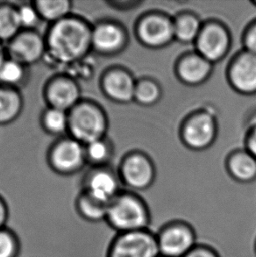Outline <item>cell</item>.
I'll use <instances>...</instances> for the list:
<instances>
[{"label":"cell","instance_id":"cell-30","mask_svg":"<svg viewBox=\"0 0 256 257\" xmlns=\"http://www.w3.org/2000/svg\"><path fill=\"white\" fill-rule=\"evenodd\" d=\"M159 89L151 82H142L135 88V97L140 103L152 104L159 97Z\"/></svg>","mask_w":256,"mask_h":257},{"label":"cell","instance_id":"cell-7","mask_svg":"<svg viewBox=\"0 0 256 257\" xmlns=\"http://www.w3.org/2000/svg\"><path fill=\"white\" fill-rule=\"evenodd\" d=\"M42 97L47 107L69 112L83 99L79 82L67 74L56 72L46 81Z\"/></svg>","mask_w":256,"mask_h":257},{"label":"cell","instance_id":"cell-1","mask_svg":"<svg viewBox=\"0 0 256 257\" xmlns=\"http://www.w3.org/2000/svg\"><path fill=\"white\" fill-rule=\"evenodd\" d=\"M92 25L85 18L72 14L49 25L44 37L46 54L42 62L63 72L67 67L90 56Z\"/></svg>","mask_w":256,"mask_h":257},{"label":"cell","instance_id":"cell-36","mask_svg":"<svg viewBox=\"0 0 256 257\" xmlns=\"http://www.w3.org/2000/svg\"><path fill=\"white\" fill-rule=\"evenodd\" d=\"M7 58V48L6 44L0 42V66L4 63V61Z\"/></svg>","mask_w":256,"mask_h":257},{"label":"cell","instance_id":"cell-15","mask_svg":"<svg viewBox=\"0 0 256 257\" xmlns=\"http://www.w3.org/2000/svg\"><path fill=\"white\" fill-rule=\"evenodd\" d=\"M231 78L238 90L251 93L256 91V56L252 53L240 56L231 71Z\"/></svg>","mask_w":256,"mask_h":257},{"label":"cell","instance_id":"cell-17","mask_svg":"<svg viewBox=\"0 0 256 257\" xmlns=\"http://www.w3.org/2000/svg\"><path fill=\"white\" fill-rule=\"evenodd\" d=\"M23 109L24 97L21 90L0 84V125L16 121Z\"/></svg>","mask_w":256,"mask_h":257},{"label":"cell","instance_id":"cell-33","mask_svg":"<svg viewBox=\"0 0 256 257\" xmlns=\"http://www.w3.org/2000/svg\"><path fill=\"white\" fill-rule=\"evenodd\" d=\"M246 45L248 47L251 53L256 56V27H254L247 35Z\"/></svg>","mask_w":256,"mask_h":257},{"label":"cell","instance_id":"cell-9","mask_svg":"<svg viewBox=\"0 0 256 257\" xmlns=\"http://www.w3.org/2000/svg\"><path fill=\"white\" fill-rule=\"evenodd\" d=\"M81 191L107 205L121 192L118 177L106 166L90 167L82 178Z\"/></svg>","mask_w":256,"mask_h":257},{"label":"cell","instance_id":"cell-19","mask_svg":"<svg viewBox=\"0 0 256 257\" xmlns=\"http://www.w3.org/2000/svg\"><path fill=\"white\" fill-rule=\"evenodd\" d=\"M107 205L80 191L75 201V208L80 218L90 223L105 222Z\"/></svg>","mask_w":256,"mask_h":257},{"label":"cell","instance_id":"cell-35","mask_svg":"<svg viewBox=\"0 0 256 257\" xmlns=\"http://www.w3.org/2000/svg\"><path fill=\"white\" fill-rule=\"evenodd\" d=\"M108 5H110L113 8L117 9H125L128 7H131L132 4L135 5L136 2H128V1H110L107 2Z\"/></svg>","mask_w":256,"mask_h":257},{"label":"cell","instance_id":"cell-16","mask_svg":"<svg viewBox=\"0 0 256 257\" xmlns=\"http://www.w3.org/2000/svg\"><path fill=\"white\" fill-rule=\"evenodd\" d=\"M214 134L213 119L209 115L202 114L188 123L184 131V138L190 146L202 149L211 143Z\"/></svg>","mask_w":256,"mask_h":257},{"label":"cell","instance_id":"cell-22","mask_svg":"<svg viewBox=\"0 0 256 257\" xmlns=\"http://www.w3.org/2000/svg\"><path fill=\"white\" fill-rule=\"evenodd\" d=\"M21 30L17 5L0 2V42L7 44Z\"/></svg>","mask_w":256,"mask_h":257},{"label":"cell","instance_id":"cell-20","mask_svg":"<svg viewBox=\"0 0 256 257\" xmlns=\"http://www.w3.org/2000/svg\"><path fill=\"white\" fill-rule=\"evenodd\" d=\"M40 125L49 136H55L56 138L68 136L69 112L46 106L40 116Z\"/></svg>","mask_w":256,"mask_h":257},{"label":"cell","instance_id":"cell-23","mask_svg":"<svg viewBox=\"0 0 256 257\" xmlns=\"http://www.w3.org/2000/svg\"><path fill=\"white\" fill-rule=\"evenodd\" d=\"M211 70L207 60L199 56H190L181 63L180 77L188 84H196L204 80Z\"/></svg>","mask_w":256,"mask_h":257},{"label":"cell","instance_id":"cell-28","mask_svg":"<svg viewBox=\"0 0 256 257\" xmlns=\"http://www.w3.org/2000/svg\"><path fill=\"white\" fill-rule=\"evenodd\" d=\"M21 241L17 234L7 226L0 229V257H19Z\"/></svg>","mask_w":256,"mask_h":257},{"label":"cell","instance_id":"cell-2","mask_svg":"<svg viewBox=\"0 0 256 257\" xmlns=\"http://www.w3.org/2000/svg\"><path fill=\"white\" fill-rule=\"evenodd\" d=\"M105 223L116 233L148 230L151 226V214L143 198L120 192L108 205Z\"/></svg>","mask_w":256,"mask_h":257},{"label":"cell","instance_id":"cell-25","mask_svg":"<svg viewBox=\"0 0 256 257\" xmlns=\"http://www.w3.org/2000/svg\"><path fill=\"white\" fill-rule=\"evenodd\" d=\"M232 175L241 182H249L256 177V160L253 156L239 154L230 164Z\"/></svg>","mask_w":256,"mask_h":257},{"label":"cell","instance_id":"cell-12","mask_svg":"<svg viewBox=\"0 0 256 257\" xmlns=\"http://www.w3.org/2000/svg\"><path fill=\"white\" fill-rule=\"evenodd\" d=\"M121 176L127 186L142 191L152 183L154 173L149 161L142 156L134 155L123 163Z\"/></svg>","mask_w":256,"mask_h":257},{"label":"cell","instance_id":"cell-31","mask_svg":"<svg viewBox=\"0 0 256 257\" xmlns=\"http://www.w3.org/2000/svg\"><path fill=\"white\" fill-rule=\"evenodd\" d=\"M184 257H220L214 248L206 244L197 243L193 249Z\"/></svg>","mask_w":256,"mask_h":257},{"label":"cell","instance_id":"cell-29","mask_svg":"<svg viewBox=\"0 0 256 257\" xmlns=\"http://www.w3.org/2000/svg\"><path fill=\"white\" fill-rule=\"evenodd\" d=\"M94 71V62L90 60L89 56L67 67L65 70H63V73L69 75L79 82V80H89L93 76Z\"/></svg>","mask_w":256,"mask_h":257},{"label":"cell","instance_id":"cell-37","mask_svg":"<svg viewBox=\"0 0 256 257\" xmlns=\"http://www.w3.org/2000/svg\"><path fill=\"white\" fill-rule=\"evenodd\" d=\"M255 248H256V247H255Z\"/></svg>","mask_w":256,"mask_h":257},{"label":"cell","instance_id":"cell-11","mask_svg":"<svg viewBox=\"0 0 256 257\" xmlns=\"http://www.w3.org/2000/svg\"><path fill=\"white\" fill-rule=\"evenodd\" d=\"M100 87L103 93L115 102L125 103L135 97L136 85L130 75L120 69L106 70L101 77Z\"/></svg>","mask_w":256,"mask_h":257},{"label":"cell","instance_id":"cell-10","mask_svg":"<svg viewBox=\"0 0 256 257\" xmlns=\"http://www.w3.org/2000/svg\"><path fill=\"white\" fill-rule=\"evenodd\" d=\"M125 34L113 21H99L92 25V51L102 56H110L118 52L125 43Z\"/></svg>","mask_w":256,"mask_h":257},{"label":"cell","instance_id":"cell-14","mask_svg":"<svg viewBox=\"0 0 256 257\" xmlns=\"http://www.w3.org/2000/svg\"><path fill=\"white\" fill-rule=\"evenodd\" d=\"M142 41L150 46H161L170 41L174 35V26L159 16L146 19L139 29Z\"/></svg>","mask_w":256,"mask_h":257},{"label":"cell","instance_id":"cell-21","mask_svg":"<svg viewBox=\"0 0 256 257\" xmlns=\"http://www.w3.org/2000/svg\"><path fill=\"white\" fill-rule=\"evenodd\" d=\"M43 22L51 25L73 14V3L69 0H35L33 1Z\"/></svg>","mask_w":256,"mask_h":257},{"label":"cell","instance_id":"cell-8","mask_svg":"<svg viewBox=\"0 0 256 257\" xmlns=\"http://www.w3.org/2000/svg\"><path fill=\"white\" fill-rule=\"evenodd\" d=\"M6 48L8 57L30 67L44 59L45 37L38 30H21Z\"/></svg>","mask_w":256,"mask_h":257},{"label":"cell","instance_id":"cell-3","mask_svg":"<svg viewBox=\"0 0 256 257\" xmlns=\"http://www.w3.org/2000/svg\"><path fill=\"white\" fill-rule=\"evenodd\" d=\"M107 129L106 113L96 101L83 98L69 111L68 136L83 145L104 138Z\"/></svg>","mask_w":256,"mask_h":257},{"label":"cell","instance_id":"cell-18","mask_svg":"<svg viewBox=\"0 0 256 257\" xmlns=\"http://www.w3.org/2000/svg\"><path fill=\"white\" fill-rule=\"evenodd\" d=\"M29 67L7 56L0 66V84L22 90L30 81Z\"/></svg>","mask_w":256,"mask_h":257},{"label":"cell","instance_id":"cell-27","mask_svg":"<svg viewBox=\"0 0 256 257\" xmlns=\"http://www.w3.org/2000/svg\"><path fill=\"white\" fill-rule=\"evenodd\" d=\"M199 29V23L197 19L185 16L179 19L174 26V35L182 42H191L198 36Z\"/></svg>","mask_w":256,"mask_h":257},{"label":"cell","instance_id":"cell-4","mask_svg":"<svg viewBox=\"0 0 256 257\" xmlns=\"http://www.w3.org/2000/svg\"><path fill=\"white\" fill-rule=\"evenodd\" d=\"M161 257H184L197 245L193 227L184 220L174 219L154 226Z\"/></svg>","mask_w":256,"mask_h":257},{"label":"cell","instance_id":"cell-26","mask_svg":"<svg viewBox=\"0 0 256 257\" xmlns=\"http://www.w3.org/2000/svg\"><path fill=\"white\" fill-rule=\"evenodd\" d=\"M17 10L21 30H38L43 21L33 1L18 4Z\"/></svg>","mask_w":256,"mask_h":257},{"label":"cell","instance_id":"cell-13","mask_svg":"<svg viewBox=\"0 0 256 257\" xmlns=\"http://www.w3.org/2000/svg\"><path fill=\"white\" fill-rule=\"evenodd\" d=\"M197 49L204 59L216 61L221 58L228 49L229 39L226 32L218 26L204 29L197 38Z\"/></svg>","mask_w":256,"mask_h":257},{"label":"cell","instance_id":"cell-32","mask_svg":"<svg viewBox=\"0 0 256 257\" xmlns=\"http://www.w3.org/2000/svg\"><path fill=\"white\" fill-rule=\"evenodd\" d=\"M9 218V208L6 199L0 195V229L7 226Z\"/></svg>","mask_w":256,"mask_h":257},{"label":"cell","instance_id":"cell-5","mask_svg":"<svg viewBox=\"0 0 256 257\" xmlns=\"http://www.w3.org/2000/svg\"><path fill=\"white\" fill-rule=\"evenodd\" d=\"M46 161L49 169L62 177L79 173L87 165L85 145L69 136L56 138L48 149Z\"/></svg>","mask_w":256,"mask_h":257},{"label":"cell","instance_id":"cell-6","mask_svg":"<svg viewBox=\"0 0 256 257\" xmlns=\"http://www.w3.org/2000/svg\"><path fill=\"white\" fill-rule=\"evenodd\" d=\"M106 257H161L156 233L149 229L116 233L108 245Z\"/></svg>","mask_w":256,"mask_h":257},{"label":"cell","instance_id":"cell-34","mask_svg":"<svg viewBox=\"0 0 256 257\" xmlns=\"http://www.w3.org/2000/svg\"><path fill=\"white\" fill-rule=\"evenodd\" d=\"M248 147H249L250 152L253 155V157H256V120L253 123V132L250 136L248 141Z\"/></svg>","mask_w":256,"mask_h":257},{"label":"cell","instance_id":"cell-24","mask_svg":"<svg viewBox=\"0 0 256 257\" xmlns=\"http://www.w3.org/2000/svg\"><path fill=\"white\" fill-rule=\"evenodd\" d=\"M112 156V146L106 137L85 145L87 165L90 167L106 166Z\"/></svg>","mask_w":256,"mask_h":257}]
</instances>
